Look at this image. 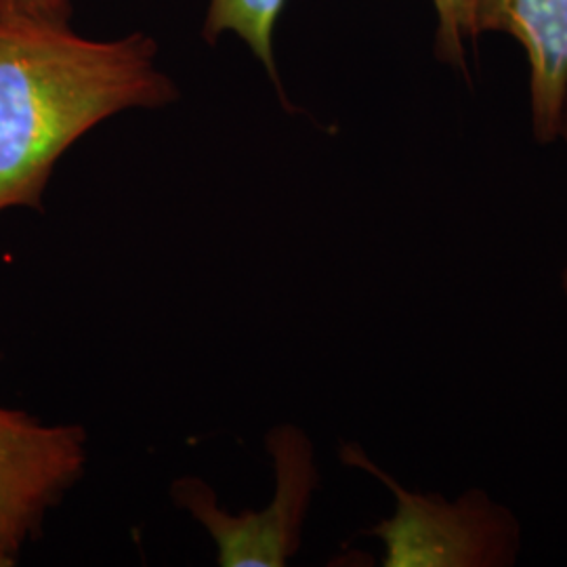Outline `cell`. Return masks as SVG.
<instances>
[{"instance_id": "6da1fadb", "label": "cell", "mask_w": 567, "mask_h": 567, "mask_svg": "<svg viewBox=\"0 0 567 567\" xmlns=\"http://www.w3.org/2000/svg\"><path fill=\"white\" fill-rule=\"evenodd\" d=\"M156 39H89L70 23L0 16V213L44 208L61 156L102 122L163 110L179 86Z\"/></svg>"}, {"instance_id": "7a4b0ae2", "label": "cell", "mask_w": 567, "mask_h": 567, "mask_svg": "<svg viewBox=\"0 0 567 567\" xmlns=\"http://www.w3.org/2000/svg\"><path fill=\"white\" fill-rule=\"evenodd\" d=\"M341 461L364 468L383 482L395 511L370 529L383 543L385 567H508L522 550V526L511 508L486 489H468L456 498L437 492H412L365 456L344 444Z\"/></svg>"}, {"instance_id": "3957f363", "label": "cell", "mask_w": 567, "mask_h": 567, "mask_svg": "<svg viewBox=\"0 0 567 567\" xmlns=\"http://www.w3.org/2000/svg\"><path fill=\"white\" fill-rule=\"evenodd\" d=\"M276 489L264 511L225 513L217 496L200 480L183 477L173 496L213 536L219 566L284 567L301 545L305 515L318 489L320 473L311 440L299 426H274L267 435Z\"/></svg>"}, {"instance_id": "277c9868", "label": "cell", "mask_w": 567, "mask_h": 567, "mask_svg": "<svg viewBox=\"0 0 567 567\" xmlns=\"http://www.w3.org/2000/svg\"><path fill=\"white\" fill-rule=\"evenodd\" d=\"M84 465L81 425H44L0 405V555L11 566L41 534L47 513L81 480Z\"/></svg>"}, {"instance_id": "5b68a950", "label": "cell", "mask_w": 567, "mask_h": 567, "mask_svg": "<svg viewBox=\"0 0 567 567\" xmlns=\"http://www.w3.org/2000/svg\"><path fill=\"white\" fill-rule=\"evenodd\" d=\"M477 37L505 34L527 60L534 142H559L567 97V0H475Z\"/></svg>"}, {"instance_id": "8992f818", "label": "cell", "mask_w": 567, "mask_h": 567, "mask_svg": "<svg viewBox=\"0 0 567 567\" xmlns=\"http://www.w3.org/2000/svg\"><path fill=\"white\" fill-rule=\"evenodd\" d=\"M288 0H208L204 13L203 39L217 44L224 37H236L248 47L252 58L264 65L280 100L288 107L284 93L274 37Z\"/></svg>"}, {"instance_id": "52a82bcc", "label": "cell", "mask_w": 567, "mask_h": 567, "mask_svg": "<svg viewBox=\"0 0 567 567\" xmlns=\"http://www.w3.org/2000/svg\"><path fill=\"white\" fill-rule=\"evenodd\" d=\"M431 4L437 18L433 53L468 81L466 55L480 39L475 30V0H431Z\"/></svg>"}, {"instance_id": "ba28073f", "label": "cell", "mask_w": 567, "mask_h": 567, "mask_svg": "<svg viewBox=\"0 0 567 567\" xmlns=\"http://www.w3.org/2000/svg\"><path fill=\"white\" fill-rule=\"evenodd\" d=\"M0 16L70 23L74 4L72 0H0Z\"/></svg>"}, {"instance_id": "9c48e42d", "label": "cell", "mask_w": 567, "mask_h": 567, "mask_svg": "<svg viewBox=\"0 0 567 567\" xmlns=\"http://www.w3.org/2000/svg\"><path fill=\"white\" fill-rule=\"evenodd\" d=\"M559 142H564L567 145V97L566 105H564V121H561V135H559Z\"/></svg>"}, {"instance_id": "30bf717a", "label": "cell", "mask_w": 567, "mask_h": 567, "mask_svg": "<svg viewBox=\"0 0 567 567\" xmlns=\"http://www.w3.org/2000/svg\"><path fill=\"white\" fill-rule=\"evenodd\" d=\"M561 290H564V295H566L567 299V261L566 267H564V271H561Z\"/></svg>"}]
</instances>
